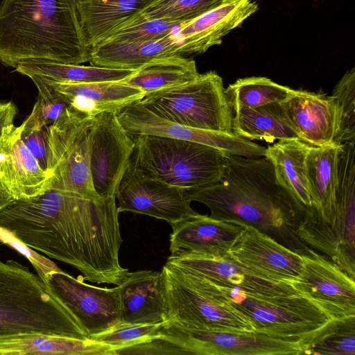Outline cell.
<instances>
[{"instance_id": "cell-1", "label": "cell", "mask_w": 355, "mask_h": 355, "mask_svg": "<svg viewBox=\"0 0 355 355\" xmlns=\"http://www.w3.org/2000/svg\"><path fill=\"white\" fill-rule=\"evenodd\" d=\"M116 196L94 200L49 189L0 211V228L26 246L79 270L84 280L119 284L128 273Z\"/></svg>"}, {"instance_id": "cell-2", "label": "cell", "mask_w": 355, "mask_h": 355, "mask_svg": "<svg viewBox=\"0 0 355 355\" xmlns=\"http://www.w3.org/2000/svg\"><path fill=\"white\" fill-rule=\"evenodd\" d=\"M186 196L205 205L212 218L252 226L301 255L311 249L295 234L305 209L278 182L266 157L226 155L220 180L187 189Z\"/></svg>"}, {"instance_id": "cell-3", "label": "cell", "mask_w": 355, "mask_h": 355, "mask_svg": "<svg viewBox=\"0 0 355 355\" xmlns=\"http://www.w3.org/2000/svg\"><path fill=\"white\" fill-rule=\"evenodd\" d=\"M90 49L79 23L76 0H2L0 62L15 68L24 61L80 64Z\"/></svg>"}, {"instance_id": "cell-4", "label": "cell", "mask_w": 355, "mask_h": 355, "mask_svg": "<svg viewBox=\"0 0 355 355\" xmlns=\"http://www.w3.org/2000/svg\"><path fill=\"white\" fill-rule=\"evenodd\" d=\"M16 333L89 338L37 273L14 260L0 261V334Z\"/></svg>"}, {"instance_id": "cell-5", "label": "cell", "mask_w": 355, "mask_h": 355, "mask_svg": "<svg viewBox=\"0 0 355 355\" xmlns=\"http://www.w3.org/2000/svg\"><path fill=\"white\" fill-rule=\"evenodd\" d=\"M298 239L321 252L352 278L355 277V148L343 146L338 154V184L334 209L320 214L306 209L295 230Z\"/></svg>"}, {"instance_id": "cell-6", "label": "cell", "mask_w": 355, "mask_h": 355, "mask_svg": "<svg viewBox=\"0 0 355 355\" xmlns=\"http://www.w3.org/2000/svg\"><path fill=\"white\" fill-rule=\"evenodd\" d=\"M131 159L145 174L169 185L191 189L221 178L226 155L192 141L142 135L132 137Z\"/></svg>"}, {"instance_id": "cell-7", "label": "cell", "mask_w": 355, "mask_h": 355, "mask_svg": "<svg viewBox=\"0 0 355 355\" xmlns=\"http://www.w3.org/2000/svg\"><path fill=\"white\" fill-rule=\"evenodd\" d=\"M308 346L255 331L193 328L166 321L141 349L153 355H300L306 354Z\"/></svg>"}, {"instance_id": "cell-8", "label": "cell", "mask_w": 355, "mask_h": 355, "mask_svg": "<svg viewBox=\"0 0 355 355\" xmlns=\"http://www.w3.org/2000/svg\"><path fill=\"white\" fill-rule=\"evenodd\" d=\"M161 272L168 321L193 328L254 331L250 321L215 284L168 263Z\"/></svg>"}, {"instance_id": "cell-9", "label": "cell", "mask_w": 355, "mask_h": 355, "mask_svg": "<svg viewBox=\"0 0 355 355\" xmlns=\"http://www.w3.org/2000/svg\"><path fill=\"white\" fill-rule=\"evenodd\" d=\"M217 286L250 321L255 332L277 338L309 345L322 329L334 319L309 297L299 293L259 296L238 288Z\"/></svg>"}, {"instance_id": "cell-10", "label": "cell", "mask_w": 355, "mask_h": 355, "mask_svg": "<svg viewBox=\"0 0 355 355\" xmlns=\"http://www.w3.org/2000/svg\"><path fill=\"white\" fill-rule=\"evenodd\" d=\"M137 103L187 127L232 132L233 110L223 78L215 71L200 73L190 83L147 94Z\"/></svg>"}, {"instance_id": "cell-11", "label": "cell", "mask_w": 355, "mask_h": 355, "mask_svg": "<svg viewBox=\"0 0 355 355\" xmlns=\"http://www.w3.org/2000/svg\"><path fill=\"white\" fill-rule=\"evenodd\" d=\"M94 116L81 114L71 106L46 130L49 189L102 199L91 177L89 130Z\"/></svg>"}, {"instance_id": "cell-12", "label": "cell", "mask_w": 355, "mask_h": 355, "mask_svg": "<svg viewBox=\"0 0 355 355\" xmlns=\"http://www.w3.org/2000/svg\"><path fill=\"white\" fill-rule=\"evenodd\" d=\"M135 148L114 113L93 117L89 130V167L93 187L102 198L116 196Z\"/></svg>"}, {"instance_id": "cell-13", "label": "cell", "mask_w": 355, "mask_h": 355, "mask_svg": "<svg viewBox=\"0 0 355 355\" xmlns=\"http://www.w3.org/2000/svg\"><path fill=\"white\" fill-rule=\"evenodd\" d=\"M186 190L148 176L130 159L116 193L118 211L148 215L172 226L198 214L191 208Z\"/></svg>"}, {"instance_id": "cell-14", "label": "cell", "mask_w": 355, "mask_h": 355, "mask_svg": "<svg viewBox=\"0 0 355 355\" xmlns=\"http://www.w3.org/2000/svg\"><path fill=\"white\" fill-rule=\"evenodd\" d=\"M83 280L82 275L75 278L62 270L44 279L90 338L119 322L120 297L117 286L100 288Z\"/></svg>"}, {"instance_id": "cell-15", "label": "cell", "mask_w": 355, "mask_h": 355, "mask_svg": "<svg viewBox=\"0 0 355 355\" xmlns=\"http://www.w3.org/2000/svg\"><path fill=\"white\" fill-rule=\"evenodd\" d=\"M118 119L132 137L142 135L192 141L213 147L226 155L264 157L266 147L233 132L196 129L163 119L135 103L125 107Z\"/></svg>"}, {"instance_id": "cell-16", "label": "cell", "mask_w": 355, "mask_h": 355, "mask_svg": "<svg viewBox=\"0 0 355 355\" xmlns=\"http://www.w3.org/2000/svg\"><path fill=\"white\" fill-rule=\"evenodd\" d=\"M302 264L291 285L334 319L355 316V282L325 256L312 249L302 255Z\"/></svg>"}, {"instance_id": "cell-17", "label": "cell", "mask_w": 355, "mask_h": 355, "mask_svg": "<svg viewBox=\"0 0 355 355\" xmlns=\"http://www.w3.org/2000/svg\"><path fill=\"white\" fill-rule=\"evenodd\" d=\"M226 257L263 278L289 283L297 279L302 264L301 254L245 224Z\"/></svg>"}, {"instance_id": "cell-18", "label": "cell", "mask_w": 355, "mask_h": 355, "mask_svg": "<svg viewBox=\"0 0 355 355\" xmlns=\"http://www.w3.org/2000/svg\"><path fill=\"white\" fill-rule=\"evenodd\" d=\"M166 263L216 285L238 288L251 295L270 296L298 293L291 283L263 278L226 257L171 254Z\"/></svg>"}, {"instance_id": "cell-19", "label": "cell", "mask_w": 355, "mask_h": 355, "mask_svg": "<svg viewBox=\"0 0 355 355\" xmlns=\"http://www.w3.org/2000/svg\"><path fill=\"white\" fill-rule=\"evenodd\" d=\"M21 128H8L0 138V184L15 200L49 189V176L21 139Z\"/></svg>"}, {"instance_id": "cell-20", "label": "cell", "mask_w": 355, "mask_h": 355, "mask_svg": "<svg viewBox=\"0 0 355 355\" xmlns=\"http://www.w3.org/2000/svg\"><path fill=\"white\" fill-rule=\"evenodd\" d=\"M171 254L225 257L243 228L239 221L216 220L200 214L172 225Z\"/></svg>"}, {"instance_id": "cell-21", "label": "cell", "mask_w": 355, "mask_h": 355, "mask_svg": "<svg viewBox=\"0 0 355 355\" xmlns=\"http://www.w3.org/2000/svg\"><path fill=\"white\" fill-rule=\"evenodd\" d=\"M116 286L120 297L117 324H158L168 321L161 271L128 272Z\"/></svg>"}, {"instance_id": "cell-22", "label": "cell", "mask_w": 355, "mask_h": 355, "mask_svg": "<svg viewBox=\"0 0 355 355\" xmlns=\"http://www.w3.org/2000/svg\"><path fill=\"white\" fill-rule=\"evenodd\" d=\"M258 10L254 0H227L186 23L178 31L183 55L200 54L219 45L223 38Z\"/></svg>"}, {"instance_id": "cell-23", "label": "cell", "mask_w": 355, "mask_h": 355, "mask_svg": "<svg viewBox=\"0 0 355 355\" xmlns=\"http://www.w3.org/2000/svg\"><path fill=\"white\" fill-rule=\"evenodd\" d=\"M282 103L302 141L312 146L334 144L337 114L331 95L295 90L290 98Z\"/></svg>"}, {"instance_id": "cell-24", "label": "cell", "mask_w": 355, "mask_h": 355, "mask_svg": "<svg viewBox=\"0 0 355 355\" xmlns=\"http://www.w3.org/2000/svg\"><path fill=\"white\" fill-rule=\"evenodd\" d=\"M42 78L63 96L73 109L88 116L103 112L118 115L146 95L139 89L120 82L64 83Z\"/></svg>"}, {"instance_id": "cell-25", "label": "cell", "mask_w": 355, "mask_h": 355, "mask_svg": "<svg viewBox=\"0 0 355 355\" xmlns=\"http://www.w3.org/2000/svg\"><path fill=\"white\" fill-rule=\"evenodd\" d=\"M178 31L159 40L144 42H103L90 49L89 62L95 67L135 70L157 58L184 56Z\"/></svg>"}, {"instance_id": "cell-26", "label": "cell", "mask_w": 355, "mask_h": 355, "mask_svg": "<svg viewBox=\"0 0 355 355\" xmlns=\"http://www.w3.org/2000/svg\"><path fill=\"white\" fill-rule=\"evenodd\" d=\"M157 0H76L79 23L86 45L103 42Z\"/></svg>"}, {"instance_id": "cell-27", "label": "cell", "mask_w": 355, "mask_h": 355, "mask_svg": "<svg viewBox=\"0 0 355 355\" xmlns=\"http://www.w3.org/2000/svg\"><path fill=\"white\" fill-rule=\"evenodd\" d=\"M116 348L89 339L34 333L0 334V355H116Z\"/></svg>"}, {"instance_id": "cell-28", "label": "cell", "mask_w": 355, "mask_h": 355, "mask_svg": "<svg viewBox=\"0 0 355 355\" xmlns=\"http://www.w3.org/2000/svg\"><path fill=\"white\" fill-rule=\"evenodd\" d=\"M310 145L300 139H282L268 145L265 156L278 182L304 209L313 207L306 178L305 159Z\"/></svg>"}, {"instance_id": "cell-29", "label": "cell", "mask_w": 355, "mask_h": 355, "mask_svg": "<svg viewBox=\"0 0 355 355\" xmlns=\"http://www.w3.org/2000/svg\"><path fill=\"white\" fill-rule=\"evenodd\" d=\"M232 132L252 140L300 139L290 121L282 103H273L254 108L234 111Z\"/></svg>"}, {"instance_id": "cell-30", "label": "cell", "mask_w": 355, "mask_h": 355, "mask_svg": "<svg viewBox=\"0 0 355 355\" xmlns=\"http://www.w3.org/2000/svg\"><path fill=\"white\" fill-rule=\"evenodd\" d=\"M340 146H311L305 166L306 178L313 205L320 214L334 208L338 184V154Z\"/></svg>"}, {"instance_id": "cell-31", "label": "cell", "mask_w": 355, "mask_h": 355, "mask_svg": "<svg viewBox=\"0 0 355 355\" xmlns=\"http://www.w3.org/2000/svg\"><path fill=\"white\" fill-rule=\"evenodd\" d=\"M199 75L193 60L175 55L153 60L119 82L147 94L190 83Z\"/></svg>"}, {"instance_id": "cell-32", "label": "cell", "mask_w": 355, "mask_h": 355, "mask_svg": "<svg viewBox=\"0 0 355 355\" xmlns=\"http://www.w3.org/2000/svg\"><path fill=\"white\" fill-rule=\"evenodd\" d=\"M18 73L28 76L37 75L44 78L64 83L119 82L132 75L135 70L110 69L49 61H24L15 67Z\"/></svg>"}, {"instance_id": "cell-33", "label": "cell", "mask_w": 355, "mask_h": 355, "mask_svg": "<svg viewBox=\"0 0 355 355\" xmlns=\"http://www.w3.org/2000/svg\"><path fill=\"white\" fill-rule=\"evenodd\" d=\"M295 89L262 76L237 79L229 85L225 93L233 110L254 108L269 103H282L290 98Z\"/></svg>"}, {"instance_id": "cell-34", "label": "cell", "mask_w": 355, "mask_h": 355, "mask_svg": "<svg viewBox=\"0 0 355 355\" xmlns=\"http://www.w3.org/2000/svg\"><path fill=\"white\" fill-rule=\"evenodd\" d=\"M306 354L355 355V316L331 320L310 343Z\"/></svg>"}, {"instance_id": "cell-35", "label": "cell", "mask_w": 355, "mask_h": 355, "mask_svg": "<svg viewBox=\"0 0 355 355\" xmlns=\"http://www.w3.org/2000/svg\"><path fill=\"white\" fill-rule=\"evenodd\" d=\"M331 96L336 102L337 131L334 144L355 142V68L345 72L335 85Z\"/></svg>"}, {"instance_id": "cell-36", "label": "cell", "mask_w": 355, "mask_h": 355, "mask_svg": "<svg viewBox=\"0 0 355 355\" xmlns=\"http://www.w3.org/2000/svg\"><path fill=\"white\" fill-rule=\"evenodd\" d=\"M227 0H157L141 13L151 19L187 23Z\"/></svg>"}, {"instance_id": "cell-37", "label": "cell", "mask_w": 355, "mask_h": 355, "mask_svg": "<svg viewBox=\"0 0 355 355\" xmlns=\"http://www.w3.org/2000/svg\"><path fill=\"white\" fill-rule=\"evenodd\" d=\"M185 24L151 19L140 12L113 31L103 42H133L159 40L176 32Z\"/></svg>"}, {"instance_id": "cell-38", "label": "cell", "mask_w": 355, "mask_h": 355, "mask_svg": "<svg viewBox=\"0 0 355 355\" xmlns=\"http://www.w3.org/2000/svg\"><path fill=\"white\" fill-rule=\"evenodd\" d=\"M162 324H116L101 334L91 336L90 339L114 347L117 351L155 336Z\"/></svg>"}, {"instance_id": "cell-39", "label": "cell", "mask_w": 355, "mask_h": 355, "mask_svg": "<svg viewBox=\"0 0 355 355\" xmlns=\"http://www.w3.org/2000/svg\"><path fill=\"white\" fill-rule=\"evenodd\" d=\"M47 127L48 125L40 124L31 115L20 125L21 141L37 159L40 167L46 173L48 166Z\"/></svg>"}, {"instance_id": "cell-40", "label": "cell", "mask_w": 355, "mask_h": 355, "mask_svg": "<svg viewBox=\"0 0 355 355\" xmlns=\"http://www.w3.org/2000/svg\"><path fill=\"white\" fill-rule=\"evenodd\" d=\"M0 242L15 249L23 254L32 264L36 273L44 280L53 271L61 270L57 265L44 256L40 255L35 250L17 240L12 235L0 228Z\"/></svg>"}, {"instance_id": "cell-41", "label": "cell", "mask_w": 355, "mask_h": 355, "mask_svg": "<svg viewBox=\"0 0 355 355\" xmlns=\"http://www.w3.org/2000/svg\"><path fill=\"white\" fill-rule=\"evenodd\" d=\"M16 114L17 107L13 103L0 102V138L5 130L13 125Z\"/></svg>"}, {"instance_id": "cell-42", "label": "cell", "mask_w": 355, "mask_h": 355, "mask_svg": "<svg viewBox=\"0 0 355 355\" xmlns=\"http://www.w3.org/2000/svg\"><path fill=\"white\" fill-rule=\"evenodd\" d=\"M14 200L12 196L0 184V211Z\"/></svg>"}]
</instances>
